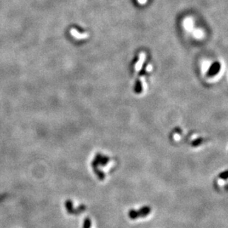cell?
<instances>
[{"label":"cell","mask_w":228,"mask_h":228,"mask_svg":"<svg viewBox=\"0 0 228 228\" xmlns=\"http://www.w3.org/2000/svg\"><path fill=\"white\" fill-rule=\"evenodd\" d=\"M109 157L107 156H103L101 154H97L95 159L92 162V167H98V166H105L109 162Z\"/></svg>","instance_id":"cell-1"},{"label":"cell","mask_w":228,"mask_h":228,"mask_svg":"<svg viewBox=\"0 0 228 228\" xmlns=\"http://www.w3.org/2000/svg\"><path fill=\"white\" fill-rule=\"evenodd\" d=\"M221 68V64L219 62H214L213 64L210 66L209 68L208 73H207V75L208 76H214L216 74H217L219 72Z\"/></svg>","instance_id":"cell-2"},{"label":"cell","mask_w":228,"mask_h":228,"mask_svg":"<svg viewBox=\"0 0 228 228\" xmlns=\"http://www.w3.org/2000/svg\"><path fill=\"white\" fill-rule=\"evenodd\" d=\"M137 211V214H138V218L146 217V216H148L150 213L151 207L149 206H143V207H141L140 209H139Z\"/></svg>","instance_id":"cell-3"},{"label":"cell","mask_w":228,"mask_h":228,"mask_svg":"<svg viewBox=\"0 0 228 228\" xmlns=\"http://www.w3.org/2000/svg\"><path fill=\"white\" fill-rule=\"evenodd\" d=\"M65 207L67 209V211L70 214H77V210L73 208V204L71 200H67L65 202Z\"/></svg>","instance_id":"cell-4"},{"label":"cell","mask_w":228,"mask_h":228,"mask_svg":"<svg viewBox=\"0 0 228 228\" xmlns=\"http://www.w3.org/2000/svg\"><path fill=\"white\" fill-rule=\"evenodd\" d=\"M145 58H146V55H145L144 53H142H142L139 54V60L135 65L136 71H139L141 69V68H142V64H143V63H144Z\"/></svg>","instance_id":"cell-5"},{"label":"cell","mask_w":228,"mask_h":228,"mask_svg":"<svg viewBox=\"0 0 228 228\" xmlns=\"http://www.w3.org/2000/svg\"><path fill=\"white\" fill-rule=\"evenodd\" d=\"M71 33L74 37H75L76 39H85L86 37H88V34L87 33H78L76 30L75 29H72L71 30Z\"/></svg>","instance_id":"cell-6"},{"label":"cell","mask_w":228,"mask_h":228,"mask_svg":"<svg viewBox=\"0 0 228 228\" xmlns=\"http://www.w3.org/2000/svg\"><path fill=\"white\" fill-rule=\"evenodd\" d=\"M93 170H94V172L95 174L98 176V177L100 179V180H103L105 179V173L102 171H100L98 167H92Z\"/></svg>","instance_id":"cell-7"},{"label":"cell","mask_w":228,"mask_h":228,"mask_svg":"<svg viewBox=\"0 0 228 228\" xmlns=\"http://www.w3.org/2000/svg\"><path fill=\"white\" fill-rule=\"evenodd\" d=\"M184 25H185V28L188 29V30H190L192 28H193V23L192 22V20L190 19V18H187V19L185 20V22H184Z\"/></svg>","instance_id":"cell-8"},{"label":"cell","mask_w":228,"mask_h":228,"mask_svg":"<svg viewBox=\"0 0 228 228\" xmlns=\"http://www.w3.org/2000/svg\"><path fill=\"white\" fill-rule=\"evenodd\" d=\"M142 85L141 84L140 81H137V83H136L135 85V88H134V91H135L136 93L139 94L142 92Z\"/></svg>","instance_id":"cell-9"},{"label":"cell","mask_w":228,"mask_h":228,"mask_svg":"<svg viewBox=\"0 0 228 228\" xmlns=\"http://www.w3.org/2000/svg\"><path fill=\"white\" fill-rule=\"evenodd\" d=\"M129 216L131 219H136L138 218V214H137V211L135 210H130L129 212Z\"/></svg>","instance_id":"cell-10"},{"label":"cell","mask_w":228,"mask_h":228,"mask_svg":"<svg viewBox=\"0 0 228 228\" xmlns=\"http://www.w3.org/2000/svg\"><path fill=\"white\" fill-rule=\"evenodd\" d=\"M91 225L92 222L91 220H90L89 218H86V219H84V224H83V228H90L91 227Z\"/></svg>","instance_id":"cell-11"},{"label":"cell","mask_w":228,"mask_h":228,"mask_svg":"<svg viewBox=\"0 0 228 228\" xmlns=\"http://www.w3.org/2000/svg\"><path fill=\"white\" fill-rule=\"evenodd\" d=\"M202 141H203V139L201 138V137H200V138L195 139L194 141H193V142H192L191 145L193 146V147H196V146H200V145L202 143Z\"/></svg>","instance_id":"cell-12"},{"label":"cell","mask_w":228,"mask_h":228,"mask_svg":"<svg viewBox=\"0 0 228 228\" xmlns=\"http://www.w3.org/2000/svg\"><path fill=\"white\" fill-rule=\"evenodd\" d=\"M219 177H220L221 179H227V171H224V172L221 173L220 174H219Z\"/></svg>","instance_id":"cell-13"},{"label":"cell","mask_w":228,"mask_h":228,"mask_svg":"<svg viewBox=\"0 0 228 228\" xmlns=\"http://www.w3.org/2000/svg\"><path fill=\"white\" fill-rule=\"evenodd\" d=\"M193 34H194V35L196 37V38H200V37L202 36V33L200 31V30H195L194 33H193Z\"/></svg>","instance_id":"cell-14"},{"label":"cell","mask_w":228,"mask_h":228,"mask_svg":"<svg viewBox=\"0 0 228 228\" xmlns=\"http://www.w3.org/2000/svg\"><path fill=\"white\" fill-rule=\"evenodd\" d=\"M208 66H209V64L207 62L205 63V64H203V69H204V70H205V69H207V67H208Z\"/></svg>","instance_id":"cell-15"},{"label":"cell","mask_w":228,"mask_h":228,"mask_svg":"<svg viewBox=\"0 0 228 228\" xmlns=\"http://www.w3.org/2000/svg\"><path fill=\"white\" fill-rule=\"evenodd\" d=\"M151 69H152V67H151V65H148L147 68H146V69H147L148 72H150V71L151 70Z\"/></svg>","instance_id":"cell-16"},{"label":"cell","mask_w":228,"mask_h":228,"mask_svg":"<svg viewBox=\"0 0 228 228\" xmlns=\"http://www.w3.org/2000/svg\"><path fill=\"white\" fill-rule=\"evenodd\" d=\"M138 2L140 4H145L147 2V0H138Z\"/></svg>","instance_id":"cell-17"}]
</instances>
